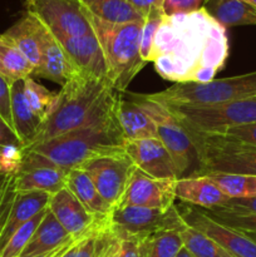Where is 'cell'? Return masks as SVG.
I'll return each instance as SVG.
<instances>
[{"mask_svg": "<svg viewBox=\"0 0 256 257\" xmlns=\"http://www.w3.org/2000/svg\"><path fill=\"white\" fill-rule=\"evenodd\" d=\"M187 133L200 165V168L192 175L236 173L256 176V147L223 140L208 133L192 131H187Z\"/></svg>", "mask_w": 256, "mask_h": 257, "instance_id": "52a82bcc", "label": "cell"}, {"mask_svg": "<svg viewBox=\"0 0 256 257\" xmlns=\"http://www.w3.org/2000/svg\"><path fill=\"white\" fill-rule=\"evenodd\" d=\"M203 8L225 28L256 25V7L246 0H207Z\"/></svg>", "mask_w": 256, "mask_h": 257, "instance_id": "484cf974", "label": "cell"}, {"mask_svg": "<svg viewBox=\"0 0 256 257\" xmlns=\"http://www.w3.org/2000/svg\"><path fill=\"white\" fill-rule=\"evenodd\" d=\"M48 208L75 240L94 232L107 222L108 218L90 213L67 187L53 195Z\"/></svg>", "mask_w": 256, "mask_h": 257, "instance_id": "5bb4252c", "label": "cell"}, {"mask_svg": "<svg viewBox=\"0 0 256 257\" xmlns=\"http://www.w3.org/2000/svg\"><path fill=\"white\" fill-rule=\"evenodd\" d=\"M25 9L57 38L94 34L78 0H25Z\"/></svg>", "mask_w": 256, "mask_h": 257, "instance_id": "30bf717a", "label": "cell"}, {"mask_svg": "<svg viewBox=\"0 0 256 257\" xmlns=\"http://www.w3.org/2000/svg\"><path fill=\"white\" fill-rule=\"evenodd\" d=\"M160 103L216 104L256 97V70L207 83H175L162 92L146 94Z\"/></svg>", "mask_w": 256, "mask_h": 257, "instance_id": "8992f818", "label": "cell"}, {"mask_svg": "<svg viewBox=\"0 0 256 257\" xmlns=\"http://www.w3.org/2000/svg\"><path fill=\"white\" fill-rule=\"evenodd\" d=\"M53 195L44 192L15 193L14 202L0 235V252L24 223L49 207Z\"/></svg>", "mask_w": 256, "mask_h": 257, "instance_id": "d6986e66", "label": "cell"}, {"mask_svg": "<svg viewBox=\"0 0 256 257\" xmlns=\"http://www.w3.org/2000/svg\"><path fill=\"white\" fill-rule=\"evenodd\" d=\"M246 2H248V3H250V4L255 5V7H256V0H246Z\"/></svg>", "mask_w": 256, "mask_h": 257, "instance_id": "7dc6e473", "label": "cell"}, {"mask_svg": "<svg viewBox=\"0 0 256 257\" xmlns=\"http://www.w3.org/2000/svg\"><path fill=\"white\" fill-rule=\"evenodd\" d=\"M7 146H20V147H23L14 131L0 117V150H3Z\"/></svg>", "mask_w": 256, "mask_h": 257, "instance_id": "b9f144b4", "label": "cell"}, {"mask_svg": "<svg viewBox=\"0 0 256 257\" xmlns=\"http://www.w3.org/2000/svg\"><path fill=\"white\" fill-rule=\"evenodd\" d=\"M79 168L88 173L99 195L114 210L137 167L125 151H120L93 158Z\"/></svg>", "mask_w": 256, "mask_h": 257, "instance_id": "8fae6325", "label": "cell"}, {"mask_svg": "<svg viewBox=\"0 0 256 257\" xmlns=\"http://www.w3.org/2000/svg\"><path fill=\"white\" fill-rule=\"evenodd\" d=\"M77 74L63 50L57 38L45 27L43 34L40 62L33 72V75L54 82L60 87L67 84Z\"/></svg>", "mask_w": 256, "mask_h": 257, "instance_id": "e0dca14e", "label": "cell"}, {"mask_svg": "<svg viewBox=\"0 0 256 257\" xmlns=\"http://www.w3.org/2000/svg\"><path fill=\"white\" fill-rule=\"evenodd\" d=\"M207 0H165L163 10L166 15L188 14L202 9Z\"/></svg>", "mask_w": 256, "mask_h": 257, "instance_id": "74e56055", "label": "cell"}, {"mask_svg": "<svg viewBox=\"0 0 256 257\" xmlns=\"http://www.w3.org/2000/svg\"><path fill=\"white\" fill-rule=\"evenodd\" d=\"M85 14L102 47L109 85L115 92H125L136 75L147 64L140 54L145 20L109 23L93 17L87 10Z\"/></svg>", "mask_w": 256, "mask_h": 257, "instance_id": "277c9868", "label": "cell"}, {"mask_svg": "<svg viewBox=\"0 0 256 257\" xmlns=\"http://www.w3.org/2000/svg\"><path fill=\"white\" fill-rule=\"evenodd\" d=\"M117 92L107 83L75 74L58 92L49 117L39 125L27 147L59 137L97 119L115 104Z\"/></svg>", "mask_w": 256, "mask_h": 257, "instance_id": "3957f363", "label": "cell"}, {"mask_svg": "<svg viewBox=\"0 0 256 257\" xmlns=\"http://www.w3.org/2000/svg\"><path fill=\"white\" fill-rule=\"evenodd\" d=\"M93 17L109 23L140 22L142 15L127 0H78Z\"/></svg>", "mask_w": 256, "mask_h": 257, "instance_id": "4316f807", "label": "cell"}, {"mask_svg": "<svg viewBox=\"0 0 256 257\" xmlns=\"http://www.w3.org/2000/svg\"><path fill=\"white\" fill-rule=\"evenodd\" d=\"M175 182L172 180H158L136 168L127 188L115 208L125 206L161 208L166 210L175 205Z\"/></svg>", "mask_w": 256, "mask_h": 257, "instance_id": "7c38bea8", "label": "cell"}, {"mask_svg": "<svg viewBox=\"0 0 256 257\" xmlns=\"http://www.w3.org/2000/svg\"><path fill=\"white\" fill-rule=\"evenodd\" d=\"M117 102L93 122L59 137L23 148V166H53L69 172L93 158L124 151L117 117Z\"/></svg>", "mask_w": 256, "mask_h": 257, "instance_id": "7a4b0ae2", "label": "cell"}, {"mask_svg": "<svg viewBox=\"0 0 256 257\" xmlns=\"http://www.w3.org/2000/svg\"><path fill=\"white\" fill-rule=\"evenodd\" d=\"M181 215L188 226L215 240L233 257H256L255 241L240 231L216 222L196 206L186 207Z\"/></svg>", "mask_w": 256, "mask_h": 257, "instance_id": "4fadbf2b", "label": "cell"}, {"mask_svg": "<svg viewBox=\"0 0 256 257\" xmlns=\"http://www.w3.org/2000/svg\"><path fill=\"white\" fill-rule=\"evenodd\" d=\"M128 95L152 118L157 128L158 140L163 143L172 157L178 178L185 177V173L191 167L193 160L197 161L195 147L187 131L161 103L150 99L146 94L128 93Z\"/></svg>", "mask_w": 256, "mask_h": 257, "instance_id": "9c48e42d", "label": "cell"}, {"mask_svg": "<svg viewBox=\"0 0 256 257\" xmlns=\"http://www.w3.org/2000/svg\"><path fill=\"white\" fill-rule=\"evenodd\" d=\"M68 172L53 166L22 167L14 176L15 192H44L55 195L67 187Z\"/></svg>", "mask_w": 256, "mask_h": 257, "instance_id": "44dd1931", "label": "cell"}, {"mask_svg": "<svg viewBox=\"0 0 256 257\" xmlns=\"http://www.w3.org/2000/svg\"><path fill=\"white\" fill-rule=\"evenodd\" d=\"M124 151L136 167L158 180H178L172 157L158 138L127 141Z\"/></svg>", "mask_w": 256, "mask_h": 257, "instance_id": "2e32d148", "label": "cell"}, {"mask_svg": "<svg viewBox=\"0 0 256 257\" xmlns=\"http://www.w3.org/2000/svg\"><path fill=\"white\" fill-rule=\"evenodd\" d=\"M210 218L240 232H256V213H241L222 208H202Z\"/></svg>", "mask_w": 256, "mask_h": 257, "instance_id": "836d02e7", "label": "cell"}, {"mask_svg": "<svg viewBox=\"0 0 256 257\" xmlns=\"http://www.w3.org/2000/svg\"><path fill=\"white\" fill-rule=\"evenodd\" d=\"M115 109L125 142L158 138L157 128L153 119L135 100L118 97Z\"/></svg>", "mask_w": 256, "mask_h": 257, "instance_id": "603a6c76", "label": "cell"}, {"mask_svg": "<svg viewBox=\"0 0 256 257\" xmlns=\"http://www.w3.org/2000/svg\"><path fill=\"white\" fill-rule=\"evenodd\" d=\"M13 178H14V176L0 175V203H2L3 198H4V196H5V193H7L8 187H9L10 183H12Z\"/></svg>", "mask_w": 256, "mask_h": 257, "instance_id": "ee69618b", "label": "cell"}, {"mask_svg": "<svg viewBox=\"0 0 256 257\" xmlns=\"http://www.w3.org/2000/svg\"><path fill=\"white\" fill-rule=\"evenodd\" d=\"M12 119L13 130L23 147H25L34 137L42 122L33 113L25 99L24 79L18 80L12 85Z\"/></svg>", "mask_w": 256, "mask_h": 257, "instance_id": "d4e9b609", "label": "cell"}, {"mask_svg": "<svg viewBox=\"0 0 256 257\" xmlns=\"http://www.w3.org/2000/svg\"><path fill=\"white\" fill-rule=\"evenodd\" d=\"M34 67L9 39L0 34V75L14 84L18 80L32 77Z\"/></svg>", "mask_w": 256, "mask_h": 257, "instance_id": "83f0119b", "label": "cell"}, {"mask_svg": "<svg viewBox=\"0 0 256 257\" xmlns=\"http://www.w3.org/2000/svg\"><path fill=\"white\" fill-rule=\"evenodd\" d=\"M215 208V207H213ZM218 208L241 213H256V197L253 198H230L225 205Z\"/></svg>", "mask_w": 256, "mask_h": 257, "instance_id": "60d3db41", "label": "cell"}, {"mask_svg": "<svg viewBox=\"0 0 256 257\" xmlns=\"http://www.w3.org/2000/svg\"><path fill=\"white\" fill-rule=\"evenodd\" d=\"M133 8H135L136 12L140 13L141 15L145 19L148 15V13L152 9L156 8H163V3L165 0H127Z\"/></svg>", "mask_w": 256, "mask_h": 257, "instance_id": "7bdbcfd3", "label": "cell"}, {"mask_svg": "<svg viewBox=\"0 0 256 257\" xmlns=\"http://www.w3.org/2000/svg\"><path fill=\"white\" fill-rule=\"evenodd\" d=\"M228 53L226 28L202 8L188 14L165 15L148 62L166 80L207 83L225 67Z\"/></svg>", "mask_w": 256, "mask_h": 257, "instance_id": "6da1fadb", "label": "cell"}, {"mask_svg": "<svg viewBox=\"0 0 256 257\" xmlns=\"http://www.w3.org/2000/svg\"><path fill=\"white\" fill-rule=\"evenodd\" d=\"M23 147L7 146L0 150V175L15 176L23 166Z\"/></svg>", "mask_w": 256, "mask_h": 257, "instance_id": "d590c367", "label": "cell"}, {"mask_svg": "<svg viewBox=\"0 0 256 257\" xmlns=\"http://www.w3.org/2000/svg\"><path fill=\"white\" fill-rule=\"evenodd\" d=\"M143 257H177L183 248L181 231H167L142 238Z\"/></svg>", "mask_w": 256, "mask_h": 257, "instance_id": "4dcf8cb0", "label": "cell"}, {"mask_svg": "<svg viewBox=\"0 0 256 257\" xmlns=\"http://www.w3.org/2000/svg\"><path fill=\"white\" fill-rule=\"evenodd\" d=\"M24 95L30 109L42 123L53 112L58 98V93L50 92L32 77L24 79Z\"/></svg>", "mask_w": 256, "mask_h": 257, "instance_id": "f546056e", "label": "cell"}, {"mask_svg": "<svg viewBox=\"0 0 256 257\" xmlns=\"http://www.w3.org/2000/svg\"><path fill=\"white\" fill-rule=\"evenodd\" d=\"M181 237L183 247L192 257H233L220 243L188 225L181 231Z\"/></svg>", "mask_w": 256, "mask_h": 257, "instance_id": "1f68e13d", "label": "cell"}, {"mask_svg": "<svg viewBox=\"0 0 256 257\" xmlns=\"http://www.w3.org/2000/svg\"><path fill=\"white\" fill-rule=\"evenodd\" d=\"M208 135L217 136L223 140L232 141V142L242 143V145L256 147V123L238 125V127L228 128L220 133H208Z\"/></svg>", "mask_w": 256, "mask_h": 257, "instance_id": "8d00e7d4", "label": "cell"}, {"mask_svg": "<svg viewBox=\"0 0 256 257\" xmlns=\"http://www.w3.org/2000/svg\"><path fill=\"white\" fill-rule=\"evenodd\" d=\"M228 198L256 197V176L236 173H206Z\"/></svg>", "mask_w": 256, "mask_h": 257, "instance_id": "f1b7e54d", "label": "cell"}, {"mask_svg": "<svg viewBox=\"0 0 256 257\" xmlns=\"http://www.w3.org/2000/svg\"><path fill=\"white\" fill-rule=\"evenodd\" d=\"M0 117L13 130L12 84H9L8 80L2 75H0Z\"/></svg>", "mask_w": 256, "mask_h": 257, "instance_id": "f35d334b", "label": "cell"}, {"mask_svg": "<svg viewBox=\"0 0 256 257\" xmlns=\"http://www.w3.org/2000/svg\"><path fill=\"white\" fill-rule=\"evenodd\" d=\"M75 240L63 226L58 222L49 208L45 212L44 217L38 225L37 230L34 231L33 236L30 237L29 242L27 243L25 248L23 250L20 257H34L45 255L57 248L63 247L64 245L69 243L70 241Z\"/></svg>", "mask_w": 256, "mask_h": 257, "instance_id": "7402d4cb", "label": "cell"}, {"mask_svg": "<svg viewBox=\"0 0 256 257\" xmlns=\"http://www.w3.org/2000/svg\"><path fill=\"white\" fill-rule=\"evenodd\" d=\"M112 257H143L141 241L138 238H119Z\"/></svg>", "mask_w": 256, "mask_h": 257, "instance_id": "ab89813d", "label": "cell"}, {"mask_svg": "<svg viewBox=\"0 0 256 257\" xmlns=\"http://www.w3.org/2000/svg\"><path fill=\"white\" fill-rule=\"evenodd\" d=\"M165 15L166 14L163 8H156V9L151 10V12L148 13L147 17L145 18L140 48L141 58H142V60L145 63H148V60H150L153 39H155L156 33H157L158 28H160Z\"/></svg>", "mask_w": 256, "mask_h": 257, "instance_id": "e575fe53", "label": "cell"}, {"mask_svg": "<svg viewBox=\"0 0 256 257\" xmlns=\"http://www.w3.org/2000/svg\"><path fill=\"white\" fill-rule=\"evenodd\" d=\"M57 40L62 45L77 74L94 78L109 85L104 54L94 34L58 37Z\"/></svg>", "mask_w": 256, "mask_h": 257, "instance_id": "9a60e30c", "label": "cell"}, {"mask_svg": "<svg viewBox=\"0 0 256 257\" xmlns=\"http://www.w3.org/2000/svg\"><path fill=\"white\" fill-rule=\"evenodd\" d=\"M177 257H192V256H191V253L188 252V251L186 250L185 247H183V248H182V251H181V252L178 253V256H177Z\"/></svg>", "mask_w": 256, "mask_h": 257, "instance_id": "f6af8a7d", "label": "cell"}, {"mask_svg": "<svg viewBox=\"0 0 256 257\" xmlns=\"http://www.w3.org/2000/svg\"><path fill=\"white\" fill-rule=\"evenodd\" d=\"M109 226L107 222L89 235L74 240L62 257H99L109 236Z\"/></svg>", "mask_w": 256, "mask_h": 257, "instance_id": "d6a6232c", "label": "cell"}, {"mask_svg": "<svg viewBox=\"0 0 256 257\" xmlns=\"http://www.w3.org/2000/svg\"><path fill=\"white\" fill-rule=\"evenodd\" d=\"M161 104L185 130L197 133H220L228 128L256 123V97L216 104Z\"/></svg>", "mask_w": 256, "mask_h": 257, "instance_id": "5b68a950", "label": "cell"}, {"mask_svg": "<svg viewBox=\"0 0 256 257\" xmlns=\"http://www.w3.org/2000/svg\"><path fill=\"white\" fill-rule=\"evenodd\" d=\"M175 197L201 208L220 207L230 200L207 176L196 175L176 180Z\"/></svg>", "mask_w": 256, "mask_h": 257, "instance_id": "ac0fdd59", "label": "cell"}, {"mask_svg": "<svg viewBox=\"0 0 256 257\" xmlns=\"http://www.w3.org/2000/svg\"><path fill=\"white\" fill-rule=\"evenodd\" d=\"M108 226L117 237L142 240L156 233L182 231L187 223L176 205L166 210L125 206L109 213Z\"/></svg>", "mask_w": 256, "mask_h": 257, "instance_id": "ba28073f", "label": "cell"}, {"mask_svg": "<svg viewBox=\"0 0 256 257\" xmlns=\"http://www.w3.org/2000/svg\"><path fill=\"white\" fill-rule=\"evenodd\" d=\"M67 188L90 213L98 217H108L113 211L112 206L108 205L99 195L94 183L83 168H74L68 172Z\"/></svg>", "mask_w": 256, "mask_h": 257, "instance_id": "cb8c5ba5", "label": "cell"}, {"mask_svg": "<svg viewBox=\"0 0 256 257\" xmlns=\"http://www.w3.org/2000/svg\"><path fill=\"white\" fill-rule=\"evenodd\" d=\"M44 30L45 25L37 17L25 12V14L9 29L5 30L3 35L22 52L35 69L40 62Z\"/></svg>", "mask_w": 256, "mask_h": 257, "instance_id": "ffe728a7", "label": "cell"}, {"mask_svg": "<svg viewBox=\"0 0 256 257\" xmlns=\"http://www.w3.org/2000/svg\"><path fill=\"white\" fill-rule=\"evenodd\" d=\"M242 233H245L248 238H251V240L256 242V232H242Z\"/></svg>", "mask_w": 256, "mask_h": 257, "instance_id": "bcb514c9", "label": "cell"}]
</instances>
